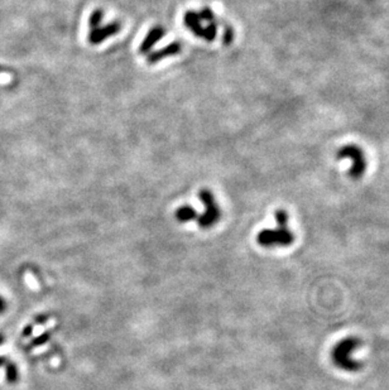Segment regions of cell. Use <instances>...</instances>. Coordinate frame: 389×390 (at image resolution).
<instances>
[{
  "mask_svg": "<svg viewBox=\"0 0 389 390\" xmlns=\"http://www.w3.org/2000/svg\"><path fill=\"white\" fill-rule=\"evenodd\" d=\"M198 17H200L201 22L205 20V22L209 23H215V14H214V12L209 7L202 8V9L200 10V13H198Z\"/></svg>",
  "mask_w": 389,
  "mask_h": 390,
  "instance_id": "13",
  "label": "cell"
},
{
  "mask_svg": "<svg viewBox=\"0 0 389 390\" xmlns=\"http://www.w3.org/2000/svg\"><path fill=\"white\" fill-rule=\"evenodd\" d=\"M120 29H121V25L119 22H113L107 25L97 27V28L91 29V31H90L87 39H89V42L91 44H100L102 43L105 39L109 38V37H113L115 36V34H118L119 32H120Z\"/></svg>",
  "mask_w": 389,
  "mask_h": 390,
  "instance_id": "5",
  "label": "cell"
},
{
  "mask_svg": "<svg viewBox=\"0 0 389 390\" xmlns=\"http://www.w3.org/2000/svg\"><path fill=\"white\" fill-rule=\"evenodd\" d=\"M166 36V29L162 25H154L149 29V32L147 33L145 38L143 39V42L139 46V53L142 55H148L152 51L153 47Z\"/></svg>",
  "mask_w": 389,
  "mask_h": 390,
  "instance_id": "6",
  "label": "cell"
},
{
  "mask_svg": "<svg viewBox=\"0 0 389 390\" xmlns=\"http://www.w3.org/2000/svg\"><path fill=\"white\" fill-rule=\"evenodd\" d=\"M339 159H350L351 166L349 174L353 178H359L367 171V157L364 150L355 144H348L338 152Z\"/></svg>",
  "mask_w": 389,
  "mask_h": 390,
  "instance_id": "3",
  "label": "cell"
},
{
  "mask_svg": "<svg viewBox=\"0 0 389 390\" xmlns=\"http://www.w3.org/2000/svg\"><path fill=\"white\" fill-rule=\"evenodd\" d=\"M7 308V303H5V299L0 296V313H3Z\"/></svg>",
  "mask_w": 389,
  "mask_h": 390,
  "instance_id": "14",
  "label": "cell"
},
{
  "mask_svg": "<svg viewBox=\"0 0 389 390\" xmlns=\"http://www.w3.org/2000/svg\"><path fill=\"white\" fill-rule=\"evenodd\" d=\"M216 36H218V23H209V25L203 28L202 38L208 42H213L215 41Z\"/></svg>",
  "mask_w": 389,
  "mask_h": 390,
  "instance_id": "11",
  "label": "cell"
},
{
  "mask_svg": "<svg viewBox=\"0 0 389 390\" xmlns=\"http://www.w3.org/2000/svg\"><path fill=\"white\" fill-rule=\"evenodd\" d=\"M276 220V229L262 230L256 236L259 245L264 248H273V246H288L293 243V234L288 229L287 212L284 210H277Z\"/></svg>",
  "mask_w": 389,
  "mask_h": 390,
  "instance_id": "1",
  "label": "cell"
},
{
  "mask_svg": "<svg viewBox=\"0 0 389 390\" xmlns=\"http://www.w3.org/2000/svg\"><path fill=\"white\" fill-rule=\"evenodd\" d=\"M174 216H176L177 221L178 222H189V221H192V220L197 219L198 215L194 207H191L190 205H185L176 210Z\"/></svg>",
  "mask_w": 389,
  "mask_h": 390,
  "instance_id": "9",
  "label": "cell"
},
{
  "mask_svg": "<svg viewBox=\"0 0 389 390\" xmlns=\"http://www.w3.org/2000/svg\"><path fill=\"white\" fill-rule=\"evenodd\" d=\"M102 19H104V12H102V9L97 8V9H95L94 12L91 13V15H90V19H89L90 31H91V29L97 28V27H100V24H101V22H102Z\"/></svg>",
  "mask_w": 389,
  "mask_h": 390,
  "instance_id": "10",
  "label": "cell"
},
{
  "mask_svg": "<svg viewBox=\"0 0 389 390\" xmlns=\"http://www.w3.org/2000/svg\"><path fill=\"white\" fill-rule=\"evenodd\" d=\"M184 23L195 36L200 37L202 38V33H203V27L201 25V19L198 17V13L192 12V10H189V12L185 13L184 17Z\"/></svg>",
  "mask_w": 389,
  "mask_h": 390,
  "instance_id": "8",
  "label": "cell"
},
{
  "mask_svg": "<svg viewBox=\"0 0 389 390\" xmlns=\"http://www.w3.org/2000/svg\"><path fill=\"white\" fill-rule=\"evenodd\" d=\"M198 197H200L202 205L206 207V211L200 217H197V224L202 229H209V227L214 226L220 220V209H219L218 203H216L215 196L213 195V192L209 188L200 190Z\"/></svg>",
  "mask_w": 389,
  "mask_h": 390,
  "instance_id": "2",
  "label": "cell"
},
{
  "mask_svg": "<svg viewBox=\"0 0 389 390\" xmlns=\"http://www.w3.org/2000/svg\"><path fill=\"white\" fill-rule=\"evenodd\" d=\"M234 37H235L234 29L227 24L225 25L224 33H222V44H225V46H230V44L234 42Z\"/></svg>",
  "mask_w": 389,
  "mask_h": 390,
  "instance_id": "12",
  "label": "cell"
},
{
  "mask_svg": "<svg viewBox=\"0 0 389 390\" xmlns=\"http://www.w3.org/2000/svg\"><path fill=\"white\" fill-rule=\"evenodd\" d=\"M182 51V46L179 42H173V43L167 44L163 48L157 49V51H153L148 53L147 62L149 65H154V63L160 62V61L165 60L167 57H173V56L179 55Z\"/></svg>",
  "mask_w": 389,
  "mask_h": 390,
  "instance_id": "7",
  "label": "cell"
},
{
  "mask_svg": "<svg viewBox=\"0 0 389 390\" xmlns=\"http://www.w3.org/2000/svg\"><path fill=\"white\" fill-rule=\"evenodd\" d=\"M358 346V341L353 339H348L345 341H341L338 346L333 349L332 359L340 368L346 369V370H354L356 369V364L351 360V352Z\"/></svg>",
  "mask_w": 389,
  "mask_h": 390,
  "instance_id": "4",
  "label": "cell"
}]
</instances>
